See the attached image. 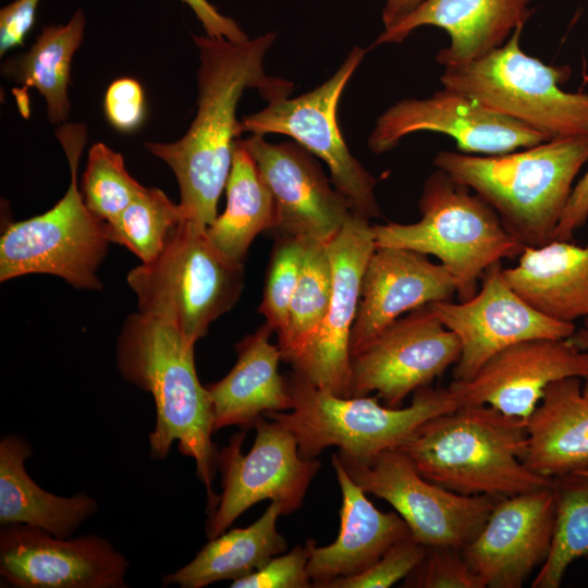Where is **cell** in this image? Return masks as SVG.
I'll list each match as a JSON object with an SVG mask.
<instances>
[{
	"mask_svg": "<svg viewBox=\"0 0 588 588\" xmlns=\"http://www.w3.org/2000/svg\"><path fill=\"white\" fill-rule=\"evenodd\" d=\"M275 36L270 32L242 41L194 36L200 61L195 119L179 140L145 144L173 171L185 220L208 228L218 217L235 138L242 134L236 108L244 91L256 88L268 102L291 94L292 82L267 75L264 69Z\"/></svg>",
	"mask_w": 588,
	"mask_h": 588,
	"instance_id": "1",
	"label": "cell"
},
{
	"mask_svg": "<svg viewBox=\"0 0 588 588\" xmlns=\"http://www.w3.org/2000/svg\"><path fill=\"white\" fill-rule=\"evenodd\" d=\"M117 362L122 377L154 399L151 458H166L176 443L183 455L194 460L212 511L219 499L211 486L219 451L211 441L212 406L196 372L194 346L173 326L138 311L124 323L118 339Z\"/></svg>",
	"mask_w": 588,
	"mask_h": 588,
	"instance_id": "2",
	"label": "cell"
},
{
	"mask_svg": "<svg viewBox=\"0 0 588 588\" xmlns=\"http://www.w3.org/2000/svg\"><path fill=\"white\" fill-rule=\"evenodd\" d=\"M527 422L488 405H460L399 448L426 479L466 495L504 498L549 487L524 463Z\"/></svg>",
	"mask_w": 588,
	"mask_h": 588,
	"instance_id": "3",
	"label": "cell"
},
{
	"mask_svg": "<svg viewBox=\"0 0 588 588\" xmlns=\"http://www.w3.org/2000/svg\"><path fill=\"white\" fill-rule=\"evenodd\" d=\"M588 161V135L552 138L494 156L443 150L433 164L479 195L525 247L555 240V231Z\"/></svg>",
	"mask_w": 588,
	"mask_h": 588,
	"instance_id": "4",
	"label": "cell"
},
{
	"mask_svg": "<svg viewBox=\"0 0 588 588\" xmlns=\"http://www.w3.org/2000/svg\"><path fill=\"white\" fill-rule=\"evenodd\" d=\"M470 191L437 169L424 183L417 222L373 225L377 247L437 257L454 278L460 302L476 294L488 267L519 257L525 248L493 208Z\"/></svg>",
	"mask_w": 588,
	"mask_h": 588,
	"instance_id": "5",
	"label": "cell"
},
{
	"mask_svg": "<svg viewBox=\"0 0 588 588\" xmlns=\"http://www.w3.org/2000/svg\"><path fill=\"white\" fill-rule=\"evenodd\" d=\"M286 380L293 408L264 416L291 430L304 458H316L329 446H338L340 455L355 460L399 449L421 424L460 406L448 388H420L411 405L400 408L380 405L378 396H338L294 371Z\"/></svg>",
	"mask_w": 588,
	"mask_h": 588,
	"instance_id": "6",
	"label": "cell"
},
{
	"mask_svg": "<svg viewBox=\"0 0 588 588\" xmlns=\"http://www.w3.org/2000/svg\"><path fill=\"white\" fill-rule=\"evenodd\" d=\"M127 283L139 313L173 326L195 346L238 299L243 262L219 250L207 228L184 220L157 258L128 272Z\"/></svg>",
	"mask_w": 588,
	"mask_h": 588,
	"instance_id": "7",
	"label": "cell"
},
{
	"mask_svg": "<svg viewBox=\"0 0 588 588\" xmlns=\"http://www.w3.org/2000/svg\"><path fill=\"white\" fill-rule=\"evenodd\" d=\"M57 137L68 157L70 186L47 212L7 226L0 240V280L48 273L77 289L100 290L97 270L111 242L107 223L86 207L78 188L86 131L82 124H65Z\"/></svg>",
	"mask_w": 588,
	"mask_h": 588,
	"instance_id": "8",
	"label": "cell"
},
{
	"mask_svg": "<svg viewBox=\"0 0 588 588\" xmlns=\"http://www.w3.org/2000/svg\"><path fill=\"white\" fill-rule=\"evenodd\" d=\"M523 27L483 57L445 66L442 86L550 139L588 135V94L560 88L571 75L567 65H549L522 50Z\"/></svg>",
	"mask_w": 588,
	"mask_h": 588,
	"instance_id": "9",
	"label": "cell"
},
{
	"mask_svg": "<svg viewBox=\"0 0 588 588\" xmlns=\"http://www.w3.org/2000/svg\"><path fill=\"white\" fill-rule=\"evenodd\" d=\"M366 50L354 47L334 74L320 86L294 98L268 102L241 121V133L283 134L292 137L328 166L331 182L345 197L353 213L369 220L380 216L376 177L352 155L340 130L338 107L350 78Z\"/></svg>",
	"mask_w": 588,
	"mask_h": 588,
	"instance_id": "10",
	"label": "cell"
},
{
	"mask_svg": "<svg viewBox=\"0 0 588 588\" xmlns=\"http://www.w3.org/2000/svg\"><path fill=\"white\" fill-rule=\"evenodd\" d=\"M345 470L366 493L385 500L425 547L463 550L481 530L500 498L466 495L420 475L400 449L366 460L338 453Z\"/></svg>",
	"mask_w": 588,
	"mask_h": 588,
	"instance_id": "11",
	"label": "cell"
},
{
	"mask_svg": "<svg viewBox=\"0 0 588 588\" xmlns=\"http://www.w3.org/2000/svg\"><path fill=\"white\" fill-rule=\"evenodd\" d=\"M261 416L254 425L252 450L243 454L245 432L234 434L218 452L222 493L209 514L206 534L215 538L246 510L262 500L280 505L282 515L296 511L320 468L316 458H304L294 434L277 420Z\"/></svg>",
	"mask_w": 588,
	"mask_h": 588,
	"instance_id": "12",
	"label": "cell"
},
{
	"mask_svg": "<svg viewBox=\"0 0 588 588\" xmlns=\"http://www.w3.org/2000/svg\"><path fill=\"white\" fill-rule=\"evenodd\" d=\"M460 356L458 338L425 305L400 317L351 357L348 397L377 392L387 406L399 407Z\"/></svg>",
	"mask_w": 588,
	"mask_h": 588,
	"instance_id": "13",
	"label": "cell"
},
{
	"mask_svg": "<svg viewBox=\"0 0 588 588\" xmlns=\"http://www.w3.org/2000/svg\"><path fill=\"white\" fill-rule=\"evenodd\" d=\"M429 305L460 340L454 380L471 378L493 355L513 344L532 339H568L576 330L574 323L549 318L524 301L506 281L501 261L487 268L469 299Z\"/></svg>",
	"mask_w": 588,
	"mask_h": 588,
	"instance_id": "14",
	"label": "cell"
},
{
	"mask_svg": "<svg viewBox=\"0 0 588 588\" xmlns=\"http://www.w3.org/2000/svg\"><path fill=\"white\" fill-rule=\"evenodd\" d=\"M451 136L464 154L502 155L539 145L550 138L543 133L476 100L443 87L424 99H403L378 119L368 138L373 154H384L416 132Z\"/></svg>",
	"mask_w": 588,
	"mask_h": 588,
	"instance_id": "15",
	"label": "cell"
},
{
	"mask_svg": "<svg viewBox=\"0 0 588 588\" xmlns=\"http://www.w3.org/2000/svg\"><path fill=\"white\" fill-rule=\"evenodd\" d=\"M130 563L105 538H59L24 524L0 532V575L19 588H125Z\"/></svg>",
	"mask_w": 588,
	"mask_h": 588,
	"instance_id": "16",
	"label": "cell"
},
{
	"mask_svg": "<svg viewBox=\"0 0 588 588\" xmlns=\"http://www.w3.org/2000/svg\"><path fill=\"white\" fill-rule=\"evenodd\" d=\"M370 220L351 212L328 243L332 265V295L327 316L293 371L311 385L348 397L350 342L357 315L364 272L376 249Z\"/></svg>",
	"mask_w": 588,
	"mask_h": 588,
	"instance_id": "17",
	"label": "cell"
},
{
	"mask_svg": "<svg viewBox=\"0 0 588 588\" xmlns=\"http://www.w3.org/2000/svg\"><path fill=\"white\" fill-rule=\"evenodd\" d=\"M242 142L272 195L273 230L279 235L328 244L352 210L314 155L296 142L272 144L260 135Z\"/></svg>",
	"mask_w": 588,
	"mask_h": 588,
	"instance_id": "18",
	"label": "cell"
},
{
	"mask_svg": "<svg viewBox=\"0 0 588 588\" xmlns=\"http://www.w3.org/2000/svg\"><path fill=\"white\" fill-rule=\"evenodd\" d=\"M587 375L588 353L568 339H532L500 351L471 378L453 380L448 389L458 405H488L527 422L550 383Z\"/></svg>",
	"mask_w": 588,
	"mask_h": 588,
	"instance_id": "19",
	"label": "cell"
},
{
	"mask_svg": "<svg viewBox=\"0 0 588 588\" xmlns=\"http://www.w3.org/2000/svg\"><path fill=\"white\" fill-rule=\"evenodd\" d=\"M554 516L551 486L500 498L462 553L487 587L520 588L549 554Z\"/></svg>",
	"mask_w": 588,
	"mask_h": 588,
	"instance_id": "20",
	"label": "cell"
},
{
	"mask_svg": "<svg viewBox=\"0 0 588 588\" xmlns=\"http://www.w3.org/2000/svg\"><path fill=\"white\" fill-rule=\"evenodd\" d=\"M455 294L456 282L442 264L411 249L376 247L362 281L351 357L403 314Z\"/></svg>",
	"mask_w": 588,
	"mask_h": 588,
	"instance_id": "21",
	"label": "cell"
},
{
	"mask_svg": "<svg viewBox=\"0 0 588 588\" xmlns=\"http://www.w3.org/2000/svg\"><path fill=\"white\" fill-rule=\"evenodd\" d=\"M530 0H424L397 24L384 28L372 46L402 42L421 26H437L450 36V45L436 60L445 66L483 57L501 47L532 11Z\"/></svg>",
	"mask_w": 588,
	"mask_h": 588,
	"instance_id": "22",
	"label": "cell"
},
{
	"mask_svg": "<svg viewBox=\"0 0 588 588\" xmlns=\"http://www.w3.org/2000/svg\"><path fill=\"white\" fill-rule=\"evenodd\" d=\"M332 466L342 492L340 532L329 546H309L307 573L313 587L326 588L335 578L362 573L378 561L394 543L411 536L405 520L394 512L379 511L366 492L351 478L338 454Z\"/></svg>",
	"mask_w": 588,
	"mask_h": 588,
	"instance_id": "23",
	"label": "cell"
},
{
	"mask_svg": "<svg viewBox=\"0 0 588 588\" xmlns=\"http://www.w3.org/2000/svg\"><path fill=\"white\" fill-rule=\"evenodd\" d=\"M272 332L265 322L244 338L235 346L234 367L220 381L206 387L215 431L229 426L250 428L266 413L293 408L286 377L279 372L280 348L270 342Z\"/></svg>",
	"mask_w": 588,
	"mask_h": 588,
	"instance_id": "24",
	"label": "cell"
},
{
	"mask_svg": "<svg viewBox=\"0 0 588 588\" xmlns=\"http://www.w3.org/2000/svg\"><path fill=\"white\" fill-rule=\"evenodd\" d=\"M581 378L550 383L527 420L525 465L553 478L588 468V397Z\"/></svg>",
	"mask_w": 588,
	"mask_h": 588,
	"instance_id": "25",
	"label": "cell"
},
{
	"mask_svg": "<svg viewBox=\"0 0 588 588\" xmlns=\"http://www.w3.org/2000/svg\"><path fill=\"white\" fill-rule=\"evenodd\" d=\"M512 289L544 316L562 322L588 317V246L554 240L525 247L504 269Z\"/></svg>",
	"mask_w": 588,
	"mask_h": 588,
	"instance_id": "26",
	"label": "cell"
},
{
	"mask_svg": "<svg viewBox=\"0 0 588 588\" xmlns=\"http://www.w3.org/2000/svg\"><path fill=\"white\" fill-rule=\"evenodd\" d=\"M30 455L29 443L20 436L0 442V524H24L70 538L96 513L98 503L86 493L65 498L44 490L25 469Z\"/></svg>",
	"mask_w": 588,
	"mask_h": 588,
	"instance_id": "27",
	"label": "cell"
},
{
	"mask_svg": "<svg viewBox=\"0 0 588 588\" xmlns=\"http://www.w3.org/2000/svg\"><path fill=\"white\" fill-rule=\"evenodd\" d=\"M280 515V505L271 502L250 526L233 528L209 539L189 563L166 575L162 584L201 588L219 580L233 581L261 568L287 548L277 529Z\"/></svg>",
	"mask_w": 588,
	"mask_h": 588,
	"instance_id": "28",
	"label": "cell"
},
{
	"mask_svg": "<svg viewBox=\"0 0 588 588\" xmlns=\"http://www.w3.org/2000/svg\"><path fill=\"white\" fill-rule=\"evenodd\" d=\"M225 191V210L207 228V233L219 250L243 262L254 238L274 229L275 207L253 156L240 139L235 142Z\"/></svg>",
	"mask_w": 588,
	"mask_h": 588,
	"instance_id": "29",
	"label": "cell"
},
{
	"mask_svg": "<svg viewBox=\"0 0 588 588\" xmlns=\"http://www.w3.org/2000/svg\"><path fill=\"white\" fill-rule=\"evenodd\" d=\"M84 29L85 15L77 10L65 25L45 27L28 51L3 64L5 75L44 96L48 119L53 124L65 122L70 114V69Z\"/></svg>",
	"mask_w": 588,
	"mask_h": 588,
	"instance_id": "30",
	"label": "cell"
},
{
	"mask_svg": "<svg viewBox=\"0 0 588 588\" xmlns=\"http://www.w3.org/2000/svg\"><path fill=\"white\" fill-rule=\"evenodd\" d=\"M332 281L328 244L305 240L303 264L290 304L287 323L278 336L282 359L291 365L306 353L327 316Z\"/></svg>",
	"mask_w": 588,
	"mask_h": 588,
	"instance_id": "31",
	"label": "cell"
},
{
	"mask_svg": "<svg viewBox=\"0 0 588 588\" xmlns=\"http://www.w3.org/2000/svg\"><path fill=\"white\" fill-rule=\"evenodd\" d=\"M551 488L555 504L552 542L531 588H559L574 561H588V474L555 476Z\"/></svg>",
	"mask_w": 588,
	"mask_h": 588,
	"instance_id": "32",
	"label": "cell"
},
{
	"mask_svg": "<svg viewBox=\"0 0 588 588\" xmlns=\"http://www.w3.org/2000/svg\"><path fill=\"white\" fill-rule=\"evenodd\" d=\"M184 220L180 204L159 188L144 186L119 217L107 223L108 236L149 262L162 253Z\"/></svg>",
	"mask_w": 588,
	"mask_h": 588,
	"instance_id": "33",
	"label": "cell"
},
{
	"mask_svg": "<svg viewBox=\"0 0 588 588\" xmlns=\"http://www.w3.org/2000/svg\"><path fill=\"white\" fill-rule=\"evenodd\" d=\"M143 188L127 172L121 154L103 143L90 147L81 193L95 216L106 223L113 221Z\"/></svg>",
	"mask_w": 588,
	"mask_h": 588,
	"instance_id": "34",
	"label": "cell"
},
{
	"mask_svg": "<svg viewBox=\"0 0 588 588\" xmlns=\"http://www.w3.org/2000/svg\"><path fill=\"white\" fill-rule=\"evenodd\" d=\"M305 253V240L279 235L274 245L266 279L259 313L277 332L283 333L290 304L298 281Z\"/></svg>",
	"mask_w": 588,
	"mask_h": 588,
	"instance_id": "35",
	"label": "cell"
},
{
	"mask_svg": "<svg viewBox=\"0 0 588 588\" xmlns=\"http://www.w3.org/2000/svg\"><path fill=\"white\" fill-rule=\"evenodd\" d=\"M408 588H486L471 569L462 550L428 547L420 563L404 579Z\"/></svg>",
	"mask_w": 588,
	"mask_h": 588,
	"instance_id": "36",
	"label": "cell"
},
{
	"mask_svg": "<svg viewBox=\"0 0 588 588\" xmlns=\"http://www.w3.org/2000/svg\"><path fill=\"white\" fill-rule=\"evenodd\" d=\"M427 547L412 535L394 543L370 567L348 577L335 578L326 588H388L405 579L425 556Z\"/></svg>",
	"mask_w": 588,
	"mask_h": 588,
	"instance_id": "37",
	"label": "cell"
},
{
	"mask_svg": "<svg viewBox=\"0 0 588 588\" xmlns=\"http://www.w3.org/2000/svg\"><path fill=\"white\" fill-rule=\"evenodd\" d=\"M309 546H296L290 552L273 556L261 568L233 580L232 588H309L307 573Z\"/></svg>",
	"mask_w": 588,
	"mask_h": 588,
	"instance_id": "38",
	"label": "cell"
},
{
	"mask_svg": "<svg viewBox=\"0 0 588 588\" xmlns=\"http://www.w3.org/2000/svg\"><path fill=\"white\" fill-rule=\"evenodd\" d=\"M103 109L114 128L123 133L134 132L144 122L146 113L142 85L131 77L115 79L106 91Z\"/></svg>",
	"mask_w": 588,
	"mask_h": 588,
	"instance_id": "39",
	"label": "cell"
},
{
	"mask_svg": "<svg viewBox=\"0 0 588 588\" xmlns=\"http://www.w3.org/2000/svg\"><path fill=\"white\" fill-rule=\"evenodd\" d=\"M40 0H14L0 11V53L23 46L35 24Z\"/></svg>",
	"mask_w": 588,
	"mask_h": 588,
	"instance_id": "40",
	"label": "cell"
},
{
	"mask_svg": "<svg viewBox=\"0 0 588 588\" xmlns=\"http://www.w3.org/2000/svg\"><path fill=\"white\" fill-rule=\"evenodd\" d=\"M588 219V170L574 185L568 203L555 231V240L572 241L574 233Z\"/></svg>",
	"mask_w": 588,
	"mask_h": 588,
	"instance_id": "41",
	"label": "cell"
},
{
	"mask_svg": "<svg viewBox=\"0 0 588 588\" xmlns=\"http://www.w3.org/2000/svg\"><path fill=\"white\" fill-rule=\"evenodd\" d=\"M182 1L196 14L206 30V35L226 38L232 41H242L248 38L234 20L219 13L207 0Z\"/></svg>",
	"mask_w": 588,
	"mask_h": 588,
	"instance_id": "42",
	"label": "cell"
},
{
	"mask_svg": "<svg viewBox=\"0 0 588 588\" xmlns=\"http://www.w3.org/2000/svg\"><path fill=\"white\" fill-rule=\"evenodd\" d=\"M424 0H385L382 10L384 28H389L411 14Z\"/></svg>",
	"mask_w": 588,
	"mask_h": 588,
	"instance_id": "43",
	"label": "cell"
},
{
	"mask_svg": "<svg viewBox=\"0 0 588 588\" xmlns=\"http://www.w3.org/2000/svg\"><path fill=\"white\" fill-rule=\"evenodd\" d=\"M568 340L578 350L588 353V317L585 318L584 324L579 329H576ZM581 390L584 395L588 397V375L583 379Z\"/></svg>",
	"mask_w": 588,
	"mask_h": 588,
	"instance_id": "44",
	"label": "cell"
},
{
	"mask_svg": "<svg viewBox=\"0 0 588 588\" xmlns=\"http://www.w3.org/2000/svg\"><path fill=\"white\" fill-rule=\"evenodd\" d=\"M581 473H585V474H588V468L587 469H584V470H579Z\"/></svg>",
	"mask_w": 588,
	"mask_h": 588,
	"instance_id": "45",
	"label": "cell"
}]
</instances>
